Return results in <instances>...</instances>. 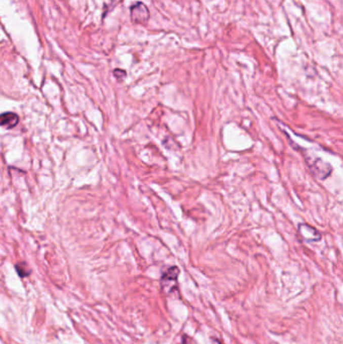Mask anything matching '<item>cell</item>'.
<instances>
[{"mask_svg":"<svg viewBox=\"0 0 343 344\" xmlns=\"http://www.w3.org/2000/svg\"><path fill=\"white\" fill-rule=\"evenodd\" d=\"M131 20L135 24H143L149 19V10L142 2H136L130 8Z\"/></svg>","mask_w":343,"mask_h":344,"instance_id":"6da1fadb","label":"cell"},{"mask_svg":"<svg viewBox=\"0 0 343 344\" xmlns=\"http://www.w3.org/2000/svg\"><path fill=\"white\" fill-rule=\"evenodd\" d=\"M19 122L18 116L13 112H6L0 114V126L7 129L14 128Z\"/></svg>","mask_w":343,"mask_h":344,"instance_id":"7a4b0ae2","label":"cell"},{"mask_svg":"<svg viewBox=\"0 0 343 344\" xmlns=\"http://www.w3.org/2000/svg\"><path fill=\"white\" fill-rule=\"evenodd\" d=\"M179 274V270L177 267H172L169 268L162 276V284H167L169 282H176L177 281V277Z\"/></svg>","mask_w":343,"mask_h":344,"instance_id":"3957f363","label":"cell"}]
</instances>
